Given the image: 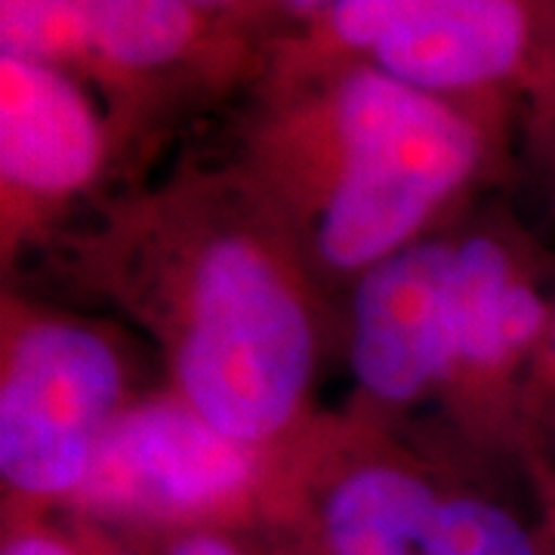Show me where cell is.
<instances>
[{
  "label": "cell",
  "instance_id": "cell-4",
  "mask_svg": "<svg viewBox=\"0 0 555 555\" xmlns=\"http://www.w3.org/2000/svg\"><path fill=\"white\" fill-rule=\"evenodd\" d=\"M540 10V0H334L324 22L377 72L448 96L525 72L543 38Z\"/></svg>",
  "mask_w": 555,
  "mask_h": 555
},
{
  "label": "cell",
  "instance_id": "cell-1",
  "mask_svg": "<svg viewBox=\"0 0 555 555\" xmlns=\"http://www.w3.org/2000/svg\"><path fill=\"white\" fill-rule=\"evenodd\" d=\"M327 124L337 173L318 214L321 259L367 272L416 244V232L476 173L478 130L444 96L361 65L334 87Z\"/></svg>",
  "mask_w": 555,
  "mask_h": 555
},
{
  "label": "cell",
  "instance_id": "cell-6",
  "mask_svg": "<svg viewBox=\"0 0 555 555\" xmlns=\"http://www.w3.org/2000/svg\"><path fill=\"white\" fill-rule=\"evenodd\" d=\"M451 259L454 244L416 241L361 272L349 361L358 386L383 404H408L460 371Z\"/></svg>",
  "mask_w": 555,
  "mask_h": 555
},
{
  "label": "cell",
  "instance_id": "cell-7",
  "mask_svg": "<svg viewBox=\"0 0 555 555\" xmlns=\"http://www.w3.org/2000/svg\"><path fill=\"white\" fill-rule=\"evenodd\" d=\"M102 160L93 105L60 65L0 53V177L22 198H65Z\"/></svg>",
  "mask_w": 555,
  "mask_h": 555
},
{
  "label": "cell",
  "instance_id": "cell-8",
  "mask_svg": "<svg viewBox=\"0 0 555 555\" xmlns=\"http://www.w3.org/2000/svg\"><path fill=\"white\" fill-rule=\"evenodd\" d=\"M553 312L555 299L503 241L473 235L454 244L451 315L460 367L503 371L531 352L540 356Z\"/></svg>",
  "mask_w": 555,
  "mask_h": 555
},
{
  "label": "cell",
  "instance_id": "cell-2",
  "mask_svg": "<svg viewBox=\"0 0 555 555\" xmlns=\"http://www.w3.org/2000/svg\"><path fill=\"white\" fill-rule=\"evenodd\" d=\"M312 367V318L284 269L241 235L207 244L177 343L182 401L219 433L257 448L294 420Z\"/></svg>",
  "mask_w": 555,
  "mask_h": 555
},
{
  "label": "cell",
  "instance_id": "cell-12",
  "mask_svg": "<svg viewBox=\"0 0 555 555\" xmlns=\"http://www.w3.org/2000/svg\"><path fill=\"white\" fill-rule=\"evenodd\" d=\"M93 0H0V53L22 60L62 62L90 53Z\"/></svg>",
  "mask_w": 555,
  "mask_h": 555
},
{
  "label": "cell",
  "instance_id": "cell-3",
  "mask_svg": "<svg viewBox=\"0 0 555 555\" xmlns=\"http://www.w3.org/2000/svg\"><path fill=\"white\" fill-rule=\"evenodd\" d=\"M124 374L87 324L43 318L7 346L0 379V476L28 500L78 496L118 420Z\"/></svg>",
  "mask_w": 555,
  "mask_h": 555
},
{
  "label": "cell",
  "instance_id": "cell-13",
  "mask_svg": "<svg viewBox=\"0 0 555 555\" xmlns=\"http://www.w3.org/2000/svg\"><path fill=\"white\" fill-rule=\"evenodd\" d=\"M0 555H90L80 546L68 543L65 537L47 534V531H16L3 540Z\"/></svg>",
  "mask_w": 555,
  "mask_h": 555
},
{
  "label": "cell",
  "instance_id": "cell-18",
  "mask_svg": "<svg viewBox=\"0 0 555 555\" xmlns=\"http://www.w3.org/2000/svg\"><path fill=\"white\" fill-rule=\"evenodd\" d=\"M553 3H555V0H553ZM553 90H555V78H553Z\"/></svg>",
  "mask_w": 555,
  "mask_h": 555
},
{
  "label": "cell",
  "instance_id": "cell-16",
  "mask_svg": "<svg viewBox=\"0 0 555 555\" xmlns=\"http://www.w3.org/2000/svg\"><path fill=\"white\" fill-rule=\"evenodd\" d=\"M284 3H287L291 10H299V13H309V10H321V13H324L334 0H284Z\"/></svg>",
  "mask_w": 555,
  "mask_h": 555
},
{
  "label": "cell",
  "instance_id": "cell-19",
  "mask_svg": "<svg viewBox=\"0 0 555 555\" xmlns=\"http://www.w3.org/2000/svg\"><path fill=\"white\" fill-rule=\"evenodd\" d=\"M553 170H555V155H553Z\"/></svg>",
  "mask_w": 555,
  "mask_h": 555
},
{
  "label": "cell",
  "instance_id": "cell-5",
  "mask_svg": "<svg viewBox=\"0 0 555 555\" xmlns=\"http://www.w3.org/2000/svg\"><path fill=\"white\" fill-rule=\"evenodd\" d=\"M257 454L185 401H149L112 423L78 500L108 516L192 518L235 503Z\"/></svg>",
  "mask_w": 555,
  "mask_h": 555
},
{
  "label": "cell",
  "instance_id": "cell-11",
  "mask_svg": "<svg viewBox=\"0 0 555 555\" xmlns=\"http://www.w3.org/2000/svg\"><path fill=\"white\" fill-rule=\"evenodd\" d=\"M423 555H553L550 537L488 496H441Z\"/></svg>",
  "mask_w": 555,
  "mask_h": 555
},
{
  "label": "cell",
  "instance_id": "cell-17",
  "mask_svg": "<svg viewBox=\"0 0 555 555\" xmlns=\"http://www.w3.org/2000/svg\"><path fill=\"white\" fill-rule=\"evenodd\" d=\"M195 7H210V3H222V0H192Z\"/></svg>",
  "mask_w": 555,
  "mask_h": 555
},
{
  "label": "cell",
  "instance_id": "cell-10",
  "mask_svg": "<svg viewBox=\"0 0 555 555\" xmlns=\"http://www.w3.org/2000/svg\"><path fill=\"white\" fill-rule=\"evenodd\" d=\"M198 28L192 0H93L90 53L115 68H160L189 50Z\"/></svg>",
  "mask_w": 555,
  "mask_h": 555
},
{
  "label": "cell",
  "instance_id": "cell-15",
  "mask_svg": "<svg viewBox=\"0 0 555 555\" xmlns=\"http://www.w3.org/2000/svg\"><path fill=\"white\" fill-rule=\"evenodd\" d=\"M540 361H543V371H546L550 386L555 389V312H553V324H550V334H546V339H543V349H540Z\"/></svg>",
  "mask_w": 555,
  "mask_h": 555
},
{
  "label": "cell",
  "instance_id": "cell-14",
  "mask_svg": "<svg viewBox=\"0 0 555 555\" xmlns=\"http://www.w3.org/2000/svg\"><path fill=\"white\" fill-rule=\"evenodd\" d=\"M167 555H241L235 543H229L225 537L210 534V531H192V534L179 537L170 546Z\"/></svg>",
  "mask_w": 555,
  "mask_h": 555
},
{
  "label": "cell",
  "instance_id": "cell-9",
  "mask_svg": "<svg viewBox=\"0 0 555 555\" xmlns=\"http://www.w3.org/2000/svg\"><path fill=\"white\" fill-rule=\"evenodd\" d=\"M441 494L411 469L361 466L343 476L321 506L327 555H423Z\"/></svg>",
  "mask_w": 555,
  "mask_h": 555
}]
</instances>
